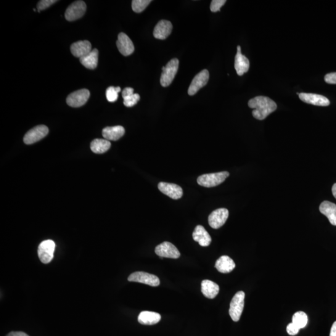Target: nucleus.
<instances>
[{
  "label": "nucleus",
  "instance_id": "obj_16",
  "mask_svg": "<svg viewBox=\"0 0 336 336\" xmlns=\"http://www.w3.org/2000/svg\"><path fill=\"white\" fill-rule=\"evenodd\" d=\"M234 67L237 74L240 76L247 73L249 70V60L242 54L241 47L240 46L237 47V52L235 57Z\"/></svg>",
  "mask_w": 336,
  "mask_h": 336
},
{
  "label": "nucleus",
  "instance_id": "obj_28",
  "mask_svg": "<svg viewBox=\"0 0 336 336\" xmlns=\"http://www.w3.org/2000/svg\"><path fill=\"white\" fill-rule=\"evenodd\" d=\"M152 2L151 0H133L132 1V10L136 13H141Z\"/></svg>",
  "mask_w": 336,
  "mask_h": 336
},
{
  "label": "nucleus",
  "instance_id": "obj_27",
  "mask_svg": "<svg viewBox=\"0 0 336 336\" xmlns=\"http://www.w3.org/2000/svg\"><path fill=\"white\" fill-rule=\"evenodd\" d=\"M308 316L303 311H298L293 316L292 322L300 329L305 327L308 323Z\"/></svg>",
  "mask_w": 336,
  "mask_h": 336
},
{
  "label": "nucleus",
  "instance_id": "obj_6",
  "mask_svg": "<svg viewBox=\"0 0 336 336\" xmlns=\"http://www.w3.org/2000/svg\"><path fill=\"white\" fill-rule=\"evenodd\" d=\"M128 280L129 282L141 283L152 287H158L160 284V279L158 277L144 272H135L129 275Z\"/></svg>",
  "mask_w": 336,
  "mask_h": 336
},
{
  "label": "nucleus",
  "instance_id": "obj_1",
  "mask_svg": "<svg viewBox=\"0 0 336 336\" xmlns=\"http://www.w3.org/2000/svg\"><path fill=\"white\" fill-rule=\"evenodd\" d=\"M248 107L253 108L252 115L259 120H263L277 110V105L269 97L258 96L250 99Z\"/></svg>",
  "mask_w": 336,
  "mask_h": 336
},
{
  "label": "nucleus",
  "instance_id": "obj_10",
  "mask_svg": "<svg viewBox=\"0 0 336 336\" xmlns=\"http://www.w3.org/2000/svg\"><path fill=\"white\" fill-rule=\"evenodd\" d=\"M155 253L161 258L176 259L181 255L179 251L173 243L168 242L161 243L155 248Z\"/></svg>",
  "mask_w": 336,
  "mask_h": 336
},
{
  "label": "nucleus",
  "instance_id": "obj_8",
  "mask_svg": "<svg viewBox=\"0 0 336 336\" xmlns=\"http://www.w3.org/2000/svg\"><path fill=\"white\" fill-rule=\"evenodd\" d=\"M229 215V211L227 209H218L213 211L209 216V224L212 228L219 229L226 223Z\"/></svg>",
  "mask_w": 336,
  "mask_h": 336
},
{
  "label": "nucleus",
  "instance_id": "obj_26",
  "mask_svg": "<svg viewBox=\"0 0 336 336\" xmlns=\"http://www.w3.org/2000/svg\"><path fill=\"white\" fill-rule=\"evenodd\" d=\"M110 147V142L105 139H95L91 144V150L97 154H102L107 152Z\"/></svg>",
  "mask_w": 336,
  "mask_h": 336
},
{
  "label": "nucleus",
  "instance_id": "obj_3",
  "mask_svg": "<svg viewBox=\"0 0 336 336\" xmlns=\"http://www.w3.org/2000/svg\"><path fill=\"white\" fill-rule=\"evenodd\" d=\"M178 67L179 60L176 58L171 59L165 67H163V73L161 74L160 78L161 86L166 87L172 83L178 73Z\"/></svg>",
  "mask_w": 336,
  "mask_h": 336
},
{
  "label": "nucleus",
  "instance_id": "obj_37",
  "mask_svg": "<svg viewBox=\"0 0 336 336\" xmlns=\"http://www.w3.org/2000/svg\"><path fill=\"white\" fill-rule=\"evenodd\" d=\"M329 336H336V321L332 324Z\"/></svg>",
  "mask_w": 336,
  "mask_h": 336
},
{
  "label": "nucleus",
  "instance_id": "obj_22",
  "mask_svg": "<svg viewBox=\"0 0 336 336\" xmlns=\"http://www.w3.org/2000/svg\"><path fill=\"white\" fill-rule=\"evenodd\" d=\"M215 267L222 274H228L235 268V263L229 256L224 255L216 261Z\"/></svg>",
  "mask_w": 336,
  "mask_h": 336
},
{
  "label": "nucleus",
  "instance_id": "obj_17",
  "mask_svg": "<svg viewBox=\"0 0 336 336\" xmlns=\"http://www.w3.org/2000/svg\"><path fill=\"white\" fill-rule=\"evenodd\" d=\"M172 30H173V25L170 21L161 20L156 25L154 31H153V35L156 39L163 40L170 35Z\"/></svg>",
  "mask_w": 336,
  "mask_h": 336
},
{
  "label": "nucleus",
  "instance_id": "obj_31",
  "mask_svg": "<svg viewBox=\"0 0 336 336\" xmlns=\"http://www.w3.org/2000/svg\"><path fill=\"white\" fill-rule=\"evenodd\" d=\"M56 2V0H41V1L38 3V5H37L38 12H40V11L41 10L48 9L49 7H51V5L54 4Z\"/></svg>",
  "mask_w": 336,
  "mask_h": 336
},
{
  "label": "nucleus",
  "instance_id": "obj_24",
  "mask_svg": "<svg viewBox=\"0 0 336 336\" xmlns=\"http://www.w3.org/2000/svg\"><path fill=\"white\" fill-rule=\"evenodd\" d=\"M161 316L160 314L152 311H142L139 314L138 320L140 324L153 325L160 321Z\"/></svg>",
  "mask_w": 336,
  "mask_h": 336
},
{
  "label": "nucleus",
  "instance_id": "obj_7",
  "mask_svg": "<svg viewBox=\"0 0 336 336\" xmlns=\"http://www.w3.org/2000/svg\"><path fill=\"white\" fill-rule=\"evenodd\" d=\"M87 7L83 1L73 3L65 11V18L69 21H73L83 17L86 12Z\"/></svg>",
  "mask_w": 336,
  "mask_h": 336
},
{
  "label": "nucleus",
  "instance_id": "obj_13",
  "mask_svg": "<svg viewBox=\"0 0 336 336\" xmlns=\"http://www.w3.org/2000/svg\"><path fill=\"white\" fill-rule=\"evenodd\" d=\"M158 189L173 199H179L183 195V190L181 187L175 184L161 182L158 184Z\"/></svg>",
  "mask_w": 336,
  "mask_h": 336
},
{
  "label": "nucleus",
  "instance_id": "obj_30",
  "mask_svg": "<svg viewBox=\"0 0 336 336\" xmlns=\"http://www.w3.org/2000/svg\"><path fill=\"white\" fill-rule=\"evenodd\" d=\"M140 99L139 94H134L128 97L123 99V104L127 107H131L136 105Z\"/></svg>",
  "mask_w": 336,
  "mask_h": 336
},
{
  "label": "nucleus",
  "instance_id": "obj_15",
  "mask_svg": "<svg viewBox=\"0 0 336 336\" xmlns=\"http://www.w3.org/2000/svg\"><path fill=\"white\" fill-rule=\"evenodd\" d=\"M298 95L300 99L306 104L321 106V107H326L330 105L329 99L323 95L307 93H301Z\"/></svg>",
  "mask_w": 336,
  "mask_h": 336
},
{
  "label": "nucleus",
  "instance_id": "obj_21",
  "mask_svg": "<svg viewBox=\"0 0 336 336\" xmlns=\"http://www.w3.org/2000/svg\"><path fill=\"white\" fill-rule=\"evenodd\" d=\"M319 211L326 216L330 223L336 226V205L329 201H324L319 206Z\"/></svg>",
  "mask_w": 336,
  "mask_h": 336
},
{
  "label": "nucleus",
  "instance_id": "obj_4",
  "mask_svg": "<svg viewBox=\"0 0 336 336\" xmlns=\"http://www.w3.org/2000/svg\"><path fill=\"white\" fill-rule=\"evenodd\" d=\"M245 293L240 291L233 297L230 305L229 314L233 321H239L244 308Z\"/></svg>",
  "mask_w": 336,
  "mask_h": 336
},
{
  "label": "nucleus",
  "instance_id": "obj_36",
  "mask_svg": "<svg viewBox=\"0 0 336 336\" xmlns=\"http://www.w3.org/2000/svg\"><path fill=\"white\" fill-rule=\"evenodd\" d=\"M7 336H29L23 332H11Z\"/></svg>",
  "mask_w": 336,
  "mask_h": 336
},
{
  "label": "nucleus",
  "instance_id": "obj_19",
  "mask_svg": "<svg viewBox=\"0 0 336 336\" xmlns=\"http://www.w3.org/2000/svg\"><path fill=\"white\" fill-rule=\"evenodd\" d=\"M192 237L193 239L199 243L202 247H208L212 242L211 235L202 226H197L195 227L192 234Z\"/></svg>",
  "mask_w": 336,
  "mask_h": 336
},
{
  "label": "nucleus",
  "instance_id": "obj_33",
  "mask_svg": "<svg viewBox=\"0 0 336 336\" xmlns=\"http://www.w3.org/2000/svg\"><path fill=\"white\" fill-rule=\"evenodd\" d=\"M300 328H299L294 323H290L288 325L287 327V331L291 335H295L298 334L300 331Z\"/></svg>",
  "mask_w": 336,
  "mask_h": 336
},
{
  "label": "nucleus",
  "instance_id": "obj_12",
  "mask_svg": "<svg viewBox=\"0 0 336 336\" xmlns=\"http://www.w3.org/2000/svg\"><path fill=\"white\" fill-rule=\"evenodd\" d=\"M209 79H210V73L207 70H205L193 79L191 84H190L188 89V94L189 95H194L203 87H205L208 84Z\"/></svg>",
  "mask_w": 336,
  "mask_h": 336
},
{
  "label": "nucleus",
  "instance_id": "obj_23",
  "mask_svg": "<svg viewBox=\"0 0 336 336\" xmlns=\"http://www.w3.org/2000/svg\"><path fill=\"white\" fill-rule=\"evenodd\" d=\"M201 292L206 298H215L219 292V285L211 280H203L201 283Z\"/></svg>",
  "mask_w": 336,
  "mask_h": 336
},
{
  "label": "nucleus",
  "instance_id": "obj_9",
  "mask_svg": "<svg viewBox=\"0 0 336 336\" xmlns=\"http://www.w3.org/2000/svg\"><path fill=\"white\" fill-rule=\"evenodd\" d=\"M90 97L89 90L84 89L73 92L67 98V104L72 107H80L86 104Z\"/></svg>",
  "mask_w": 336,
  "mask_h": 336
},
{
  "label": "nucleus",
  "instance_id": "obj_32",
  "mask_svg": "<svg viewBox=\"0 0 336 336\" xmlns=\"http://www.w3.org/2000/svg\"><path fill=\"white\" fill-rule=\"evenodd\" d=\"M226 0H213L211 4V11L212 12H218L221 10L223 5L226 4Z\"/></svg>",
  "mask_w": 336,
  "mask_h": 336
},
{
  "label": "nucleus",
  "instance_id": "obj_38",
  "mask_svg": "<svg viewBox=\"0 0 336 336\" xmlns=\"http://www.w3.org/2000/svg\"><path fill=\"white\" fill-rule=\"evenodd\" d=\"M332 194L336 199V183L333 185L332 188Z\"/></svg>",
  "mask_w": 336,
  "mask_h": 336
},
{
  "label": "nucleus",
  "instance_id": "obj_18",
  "mask_svg": "<svg viewBox=\"0 0 336 336\" xmlns=\"http://www.w3.org/2000/svg\"><path fill=\"white\" fill-rule=\"evenodd\" d=\"M71 51L74 56L81 58L92 51V45L88 41L76 42L71 45Z\"/></svg>",
  "mask_w": 336,
  "mask_h": 336
},
{
  "label": "nucleus",
  "instance_id": "obj_29",
  "mask_svg": "<svg viewBox=\"0 0 336 336\" xmlns=\"http://www.w3.org/2000/svg\"><path fill=\"white\" fill-rule=\"evenodd\" d=\"M106 97L108 102H115L118 98V92L114 87H110L106 91Z\"/></svg>",
  "mask_w": 336,
  "mask_h": 336
},
{
  "label": "nucleus",
  "instance_id": "obj_34",
  "mask_svg": "<svg viewBox=\"0 0 336 336\" xmlns=\"http://www.w3.org/2000/svg\"><path fill=\"white\" fill-rule=\"evenodd\" d=\"M324 81L329 84H336V73L326 74L324 77Z\"/></svg>",
  "mask_w": 336,
  "mask_h": 336
},
{
  "label": "nucleus",
  "instance_id": "obj_11",
  "mask_svg": "<svg viewBox=\"0 0 336 336\" xmlns=\"http://www.w3.org/2000/svg\"><path fill=\"white\" fill-rule=\"evenodd\" d=\"M49 133V129L46 126L39 125L34 127L27 132L24 137V142L26 144L31 145L38 142L44 139Z\"/></svg>",
  "mask_w": 336,
  "mask_h": 336
},
{
  "label": "nucleus",
  "instance_id": "obj_35",
  "mask_svg": "<svg viewBox=\"0 0 336 336\" xmlns=\"http://www.w3.org/2000/svg\"><path fill=\"white\" fill-rule=\"evenodd\" d=\"M134 94L133 89L130 88V87H126V88L124 89L122 92V97L124 99L126 97L131 96V95H133Z\"/></svg>",
  "mask_w": 336,
  "mask_h": 336
},
{
  "label": "nucleus",
  "instance_id": "obj_39",
  "mask_svg": "<svg viewBox=\"0 0 336 336\" xmlns=\"http://www.w3.org/2000/svg\"><path fill=\"white\" fill-rule=\"evenodd\" d=\"M115 88H116V91L118 92V93H119V92H120L121 88L120 87H115Z\"/></svg>",
  "mask_w": 336,
  "mask_h": 336
},
{
  "label": "nucleus",
  "instance_id": "obj_2",
  "mask_svg": "<svg viewBox=\"0 0 336 336\" xmlns=\"http://www.w3.org/2000/svg\"><path fill=\"white\" fill-rule=\"evenodd\" d=\"M229 172L222 171L219 173L206 174L197 178V183L205 187H213L218 186L228 178Z\"/></svg>",
  "mask_w": 336,
  "mask_h": 336
},
{
  "label": "nucleus",
  "instance_id": "obj_20",
  "mask_svg": "<svg viewBox=\"0 0 336 336\" xmlns=\"http://www.w3.org/2000/svg\"><path fill=\"white\" fill-rule=\"evenodd\" d=\"M125 132L123 126H108L103 129L102 136L108 141H116L124 136Z\"/></svg>",
  "mask_w": 336,
  "mask_h": 336
},
{
  "label": "nucleus",
  "instance_id": "obj_5",
  "mask_svg": "<svg viewBox=\"0 0 336 336\" xmlns=\"http://www.w3.org/2000/svg\"><path fill=\"white\" fill-rule=\"evenodd\" d=\"M55 244L52 240H44L39 245L38 253L39 259L44 264L51 262L54 257Z\"/></svg>",
  "mask_w": 336,
  "mask_h": 336
},
{
  "label": "nucleus",
  "instance_id": "obj_25",
  "mask_svg": "<svg viewBox=\"0 0 336 336\" xmlns=\"http://www.w3.org/2000/svg\"><path fill=\"white\" fill-rule=\"evenodd\" d=\"M99 51L97 49H92L91 52L85 56L80 58V62L85 68L89 70H94L98 65Z\"/></svg>",
  "mask_w": 336,
  "mask_h": 336
},
{
  "label": "nucleus",
  "instance_id": "obj_14",
  "mask_svg": "<svg viewBox=\"0 0 336 336\" xmlns=\"http://www.w3.org/2000/svg\"><path fill=\"white\" fill-rule=\"evenodd\" d=\"M116 46H117L119 51L124 56H128V55L133 54L135 51L133 42L126 34L123 33L118 34Z\"/></svg>",
  "mask_w": 336,
  "mask_h": 336
}]
</instances>
